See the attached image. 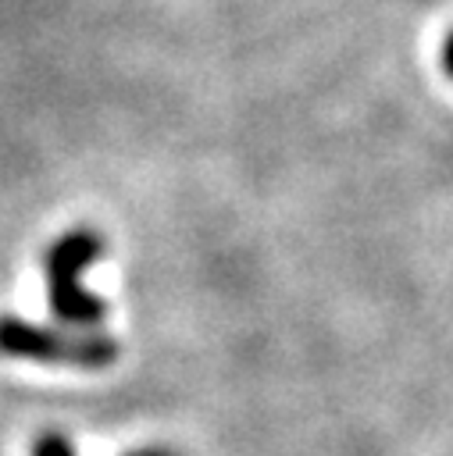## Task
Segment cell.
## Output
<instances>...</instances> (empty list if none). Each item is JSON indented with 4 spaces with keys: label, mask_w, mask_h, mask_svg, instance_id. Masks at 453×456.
<instances>
[{
    "label": "cell",
    "mask_w": 453,
    "mask_h": 456,
    "mask_svg": "<svg viewBox=\"0 0 453 456\" xmlns=\"http://www.w3.org/2000/svg\"><path fill=\"white\" fill-rule=\"evenodd\" d=\"M103 242L96 232L78 228L64 235L50 253H46V278H50V306L61 321L68 324H96L107 314V303L100 296L82 292L78 271L100 256Z\"/></svg>",
    "instance_id": "obj_1"
},
{
    "label": "cell",
    "mask_w": 453,
    "mask_h": 456,
    "mask_svg": "<svg viewBox=\"0 0 453 456\" xmlns=\"http://www.w3.org/2000/svg\"><path fill=\"white\" fill-rule=\"evenodd\" d=\"M0 353L46 360V363L100 367L118 356V346L107 335H61L50 328L25 324L18 317H0Z\"/></svg>",
    "instance_id": "obj_2"
},
{
    "label": "cell",
    "mask_w": 453,
    "mask_h": 456,
    "mask_svg": "<svg viewBox=\"0 0 453 456\" xmlns=\"http://www.w3.org/2000/svg\"><path fill=\"white\" fill-rule=\"evenodd\" d=\"M32 456H75V452H71V445H68L61 435H43V438L36 442ZM136 456H171V452H153V449H146V452H136Z\"/></svg>",
    "instance_id": "obj_3"
},
{
    "label": "cell",
    "mask_w": 453,
    "mask_h": 456,
    "mask_svg": "<svg viewBox=\"0 0 453 456\" xmlns=\"http://www.w3.org/2000/svg\"><path fill=\"white\" fill-rule=\"evenodd\" d=\"M442 68H446V75L453 78V32H449L446 43H442Z\"/></svg>",
    "instance_id": "obj_4"
}]
</instances>
